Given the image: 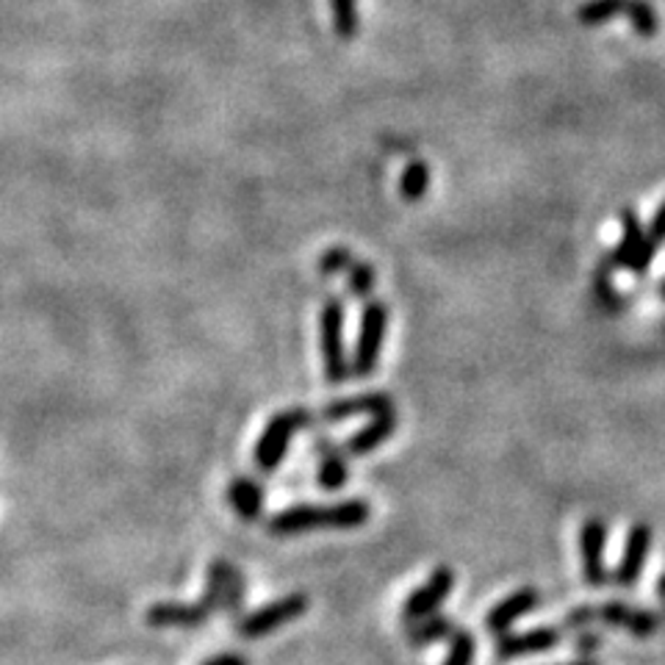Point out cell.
I'll return each mask as SVG.
<instances>
[{
  "label": "cell",
  "mask_w": 665,
  "mask_h": 665,
  "mask_svg": "<svg viewBox=\"0 0 665 665\" xmlns=\"http://www.w3.org/2000/svg\"><path fill=\"white\" fill-rule=\"evenodd\" d=\"M452 588H455V572H452L450 566L436 568V572L430 574V579H427L421 588H416L414 594L408 596V601H405V607H403L405 624L436 613L438 607L447 601V596L452 594Z\"/></svg>",
  "instance_id": "52a82bcc"
},
{
  "label": "cell",
  "mask_w": 665,
  "mask_h": 665,
  "mask_svg": "<svg viewBox=\"0 0 665 665\" xmlns=\"http://www.w3.org/2000/svg\"><path fill=\"white\" fill-rule=\"evenodd\" d=\"M657 596H660V601H663V607H665V572L660 574V579H657Z\"/></svg>",
  "instance_id": "1f68e13d"
},
{
  "label": "cell",
  "mask_w": 665,
  "mask_h": 665,
  "mask_svg": "<svg viewBox=\"0 0 665 665\" xmlns=\"http://www.w3.org/2000/svg\"><path fill=\"white\" fill-rule=\"evenodd\" d=\"M369 516H372V508L363 499H347V503L336 505H294L269 519V532L272 536H303L319 527L352 530V527L367 525Z\"/></svg>",
  "instance_id": "6da1fadb"
},
{
  "label": "cell",
  "mask_w": 665,
  "mask_h": 665,
  "mask_svg": "<svg viewBox=\"0 0 665 665\" xmlns=\"http://www.w3.org/2000/svg\"><path fill=\"white\" fill-rule=\"evenodd\" d=\"M319 345L325 358V377L330 385L350 380V361L345 350V303L339 297L327 300L319 314Z\"/></svg>",
  "instance_id": "7a4b0ae2"
},
{
  "label": "cell",
  "mask_w": 665,
  "mask_h": 665,
  "mask_svg": "<svg viewBox=\"0 0 665 665\" xmlns=\"http://www.w3.org/2000/svg\"><path fill=\"white\" fill-rule=\"evenodd\" d=\"M347 278H350L352 297H369V292L374 289V281H377L374 269L369 267L367 261H361V258H356V261L350 263V269H347Z\"/></svg>",
  "instance_id": "d4e9b609"
},
{
  "label": "cell",
  "mask_w": 665,
  "mask_h": 665,
  "mask_svg": "<svg viewBox=\"0 0 665 665\" xmlns=\"http://www.w3.org/2000/svg\"><path fill=\"white\" fill-rule=\"evenodd\" d=\"M627 9H630V0H585L577 9V20L583 25H601L621 14L627 18Z\"/></svg>",
  "instance_id": "d6986e66"
},
{
  "label": "cell",
  "mask_w": 665,
  "mask_h": 665,
  "mask_svg": "<svg viewBox=\"0 0 665 665\" xmlns=\"http://www.w3.org/2000/svg\"><path fill=\"white\" fill-rule=\"evenodd\" d=\"M228 503L234 505L236 516L245 521L261 519L263 510V491L256 480L250 477H236L228 485Z\"/></svg>",
  "instance_id": "2e32d148"
},
{
  "label": "cell",
  "mask_w": 665,
  "mask_h": 665,
  "mask_svg": "<svg viewBox=\"0 0 665 665\" xmlns=\"http://www.w3.org/2000/svg\"><path fill=\"white\" fill-rule=\"evenodd\" d=\"M245 594H247L245 577H241L239 568H236L234 563H228V568H225V599H222V610L230 616L239 613L241 605H245Z\"/></svg>",
  "instance_id": "603a6c76"
},
{
  "label": "cell",
  "mask_w": 665,
  "mask_h": 665,
  "mask_svg": "<svg viewBox=\"0 0 665 665\" xmlns=\"http://www.w3.org/2000/svg\"><path fill=\"white\" fill-rule=\"evenodd\" d=\"M561 630H554V627H536V630L527 632H505L499 635V643H496V657L499 660H514V657H525V654H541L554 649L561 643Z\"/></svg>",
  "instance_id": "4fadbf2b"
},
{
  "label": "cell",
  "mask_w": 665,
  "mask_h": 665,
  "mask_svg": "<svg viewBox=\"0 0 665 665\" xmlns=\"http://www.w3.org/2000/svg\"><path fill=\"white\" fill-rule=\"evenodd\" d=\"M214 613V607L205 599L194 601V605H178V601H158L147 610V624L158 627H181V630H194V627H203L208 621V616Z\"/></svg>",
  "instance_id": "7c38bea8"
},
{
  "label": "cell",
  "mask_w": 665,
  "mask_h": 665,
  "mask_svg": "<svg viewBox=\"0 0 665 665\" xmlns=\"http://www.w3.org/2000/svg\"><path fill=\"white\" fill-rule=\"evenodd\" d=\"M452 632H455V621H452L450 616L432 613L419 621H410L408 630H405V638H408L410 646L421 649V646H430V643L443 641V638H450Z\"/></svg>",
  "instance_id": "e0dca14e"
},
{
  "label": "cell",
  "mask_w": 665,
  "mask_h": 665,
  "mask_svg": "<svg viewBox=\"0 0 665 665\" xmlns=\"http://www.w3.org/2000/svg\"><path fill=\"white\" fill-rule=\"evenodd\" d=\"M427 189H430V167L425 161H410L399 178V192L408 203H416L425 198Z\"/></svg>",
  "instance_id": "ffe728a7"
},
{
  "label": "cell",
  "mask_w": 665,
  "mask_h": 665,
  "mask_svg": "<svg viewBox=\"0 0 665 665\" xmlns=\"http://www.w3.org/2000/svg\"><path fill=\"white\" fill-rule=\"evenodd\" d=\"M538 605H541V594H538L536 588L514 590V594L505 596L503 601H496V605L491 607L483 621L485 630L496 638L505 635V632H510V627H514L516 621L525 619L527 613H532Z\"/></svg>",
  "instance_id": "9c48e42d"
},
{
  "label": "cell",
  "mask_w": 665,
  "mask_h": 665,
  "mask_svg": "<svg viewBox=\"0 0 665 665\" xmlns=\"http://www.w3.org/2000/svg\"><path fill=\"white\" fill-rule=\"evenodd\" d=\"M605 546H607V527L605 521L590 519L579 530V552H583V574L590 588H601L607 583L605 566Z\"/></svg>",
  "instance_id": "ba28073f"
},
{
  "label": "cell",
  "mask_w": 665,
  "mask_h": 665,
  "mask_svg": "<svg viewBox=\"0 0 665 665\" xmlns=\"http://www.w3.org/2000/svg\"><path fill=\"white\" fill-rule=\"evenodd\" d=\"M566 665H596L594 660H577V663H566Z\"/></svg>",
  "instance_id": "d6a6232c"
},
{
  "label": "cell",
  "mask_w": 665,
  "mask_h": 665,
  "mask_svg": "<svg viewBox=\"0 0 665 665\" xmlns=\"http://www.w3.org/2000/svg\"><path fill=\"white\" fill-rule=\"evenodd\" d=\"M308 607L311 601L305 594L281 596L278 601H269V605L258 607L256 613L245 616V619L236 624V632H239L241 638H263L269 635V632L281 630V627L297 621L300 616L308 613Z\"/></svg>",
  "instance_id": "5b68a950"
},
{
  "label": "cell",
  "mask_w": 665,
  "mask_h": 665,
  "mask_svg": "<svg viewBox=\"0 0 665 665\" xmlns=\"http://www.w3.org/2000/svg\"><path fill=\"white\" fill-rule=\"evenodd\" d=\"M660 294H663V297H665V281L660 283Z\"/></svg>",
  "instance_id": "836d02e7"
},
{
  "label": "cell",
  "mask_w": 665,
  "mask_h": 665,
  "mask_svg": "<svg viewBox=\"0 0 665 665\" xmlns=\"http://www.w3.org/2000/svg\"><path fill=\"white\" fill-rule=\"evenodd\" d=\"M383 410H394V403L388 394L374 392V394H361V397H347V399H332L330 405L322 408V421H345L350 416L361 414H383Z\"/></svg>",
  "instance_id": "9a60e30c"
},
{
  "label": "cell",
  "mask_w": 665,
  "mask_h": 665,
  "mask_svg": "<svg viewBox=\"0 0 665 665\" xmlns=\"http://www.w3.org/2000/svg\"><path fill=\"white\" fill-rule=\"evenodd\" d=\"M621 219V239L616 252L610 256V263L621 269H630L635 274H646L649 263L654 258V241L649 236V230L643 228L641 219L632 208H624L619 214Z\"/></svg>",
  "instance_id": "8992f818"
},
{
  "label": "cell",
  "mask_w": 665,
  "mask_h": 665,
  "mask_svg": "<svg viewBox=\"0 0 665 665\" xmlns=\"http://www.w3.org/2000/svg\"><path fill=\"white\" fill-rule=\"evenodd\" d=\"M305 425H311V414L305 408H289L281 410V414H274L256 443V466L261 469V472L272 474L274 469L281 466L283 458H286L289 447H292V438L297 436V430H303Z\"/></svg>",
  "instance_id": "3957f363"
},
{
  "label": "cell",
  "mask_w": 665,
  "mask_h": 665,
  "mask_svg": "<svg viewBox=\"0 0 665 665\" xmlns=\"http://www.w3.org/2000/svg\"><path fill=\"white\" fill-rule=\"evenodd\" d=\"M203 665H250V663H247L241 654L228 652V654H216V657H211L208 663H203Z\"/></svg>",
  "instance_id": "4dcf8cb0"
},
{
  "label": "cell",
  "mask_w": 665,
  "mask_h": 665,
  "mask_svg": "<svg viewBox=\"0 0 665 665\" xmlns=\"http://www.w3.org/2000/svg\"><path fill=\"white\" fill-rule=\"evenodd\" d=\"M322 452V466H319V485L325 491H339L345 488L347 477H350V469H347L345 458L339 450H332L330 441H319Z\"/></svg>",
  "instance_id": "ac0fdd59"
},
{
  "label": "cell",
  "mask_w": 665,
  "mask_h": 665,
  "mask_svg": "<svg viewBox=\"0 0 665 665\" xmlns=\"http://www.w3.org/2000/svg\"><path fill=\"white\" fill-rule=\"evenodd\" d=\"M649 236H652L654 245H657V241H665V200L660 203V208L654 211V219L652 225H649Z\"/></svg>",
  "instance_id": "f1b7e54d"
},
{
  "label": "cell",
  "mask_w": 665,
  "mask_h": 665,
  "mask_svg": "<svg viewBox=\"0 0 665 665\" xmlns=\"http://www.w3.org/2000/svg\"><path fill=\"white\" fill-rule=\"evenodd\" d=\"M596 621H605L607 627H619L635 638H649L660 630L663 616L652 613V610H635L624 601H607V605L596 607Z\"/></svg>",
  "instance_id": "8fae6325"
},
{
  "label": "cell",
  "mask_w": 665,
  "mask_h": 665,
  "mask_svg": "<svg viewBox=\"0 0 665 665\" xmlns=\"http://www.w3.org/2000/svg\"><path fill=\"white\" fill-rule=\"evenodd\" d=\"M601 646V638L594 635V632H585V635H577V641H574V649H577L579 654H585L583 660H590V654L599 652Z\"/></svg>",
  "instance_id": "83f0119b"
},
{
  "label": "cell",
  "mask_w": 665,
  "mask_h": 665,
  "mask_svg": "<svg viewBox=\"0 0 665 665\" xmlns=\"http://www.w3.org/2000/svg\"><path fill=\"white\" fill-rule=\"evenodd\" d=\"M649 552H652V527L635 525L627 536L624 554H621L619 566H616L613 583L621 585V588H632L641 579L643 568H646Z\"/></svg>",
  "instance_id": "30bf717a"
},
{
  "label": "cell",
  "mask_w": 665,
  "mask_h": 665,
  "mask_svg": "<svg viewBox=\"0 0 665 665\" xmlns=\"http://www.w3.org/2000/svg\"><path fill=\"white\" fill-rule=\"evenodd\" d=\"M610 258H607L605 267L599 269V274H596V297H599L601 305H607V308H616V305L621 303L619 294L613 292V283H610Z\"/></svg>",
  "instance_id": "4316f807"
},
{
  "label": "cell",
  "mask_w": 665,
  "mask_h": 665,
  "mask_svg": "<svg viewBox=\"0 0 665 665\" xmlns=\"http://www.w3.org/2000/svg\"><path fill=\"white\" fill-rule=\"evenodd\" d=\"M596 621V607H577L566 616V627H585Z\"/></svg>",
  "instance_id": "f546056e"
},
{
  "label": "cell",
  "mask_w": 665,
  "mask_h": 665,
  "mask_svg": "<svg viewBox=\"0 0 665 665\" xmlns=\"http://www.w3.org/2000/svg\"><path fill=\"white\" fill-rule=\"evenodd\" d=\"M394 430H397V414L394 410H383V414L374 416V421H369L367 427H361L358 432H352L345 443H341V452L345 455H369L385 441V438H392Z\"/></svg>",
  "instance_id": "5bb4252c"
},
{
  "label": "cell",
  "mask_w": 665,
  "mask_h": 665,
  "mask_svg": "<svg viewBox=\"0 0 665 665\" xmlns=\"http://www.w3.org/2000/svg\"><path fill=\"white\" fill-rule=\"evenodd\" d=\"M474 649L477 641L469 630H455L450 635V652L443 657L441 665H472L474 663Z\"/></svg>",
  "instance_id": "cb8c5ba5"
},
{
  "label": "cell",
  "mask_w": 665,
  "mask_h": 665,
  "mask_svg": "<svg viewBox=\"0 0 665 665\" xmlns=\"http://www.w3.org/2000/svg\"><path fill=\"white\" fill-rule=\"evenodd\" d=\"M627 20H630L632 31H635L638 36H654L660 31L657 12H654L652 3H646V0H630Z\"/></svg>",
  "instance_id": "7402d4cb"
},
{
  "label": "cell",
  "mask_w": 665,
  "mask_h": 665,
  "mask_svg": "<svg viewBox=\"0 0 665 665\" xmlns=\"http://www.w3.org/2000/svg\"><path fill=\"white\" fill-rule=\"evenodd\" d=\"M352 261H356V256H352V252L347 250V247H330V250H327L325 256L319 258V272L322 274L347 272Z\"/></svg>",
  "instance_id": "484cf974"
},
{
  "label": "cell",
  "mask_w": 665,
  "mask_h": 665,
  "mask_svg": "<svg viewBox=\"0 0 665 665\" xmlns=\"http://www.w3.org/2000/svg\"><path fill=\"white\" fill-rule=\"evenodd\" d=\"M385 332H388V305L383 300L367 303L361 314V327H358L356 356L350 361V374L356 377H369L377 369L380 352L385 345Z\"/></svg>",
  "instance_id": "277c9868"
},
{
  "label": "cell",
  "mask_w": 665,
  "mask_h": 665,
  "mask_svg": "<svg viewBox=\"0 0 665 665\" xmlns=\"http://www.w3.org/2000/svg\"><path fill=\"white\" fill-rule=\"evenodd\" d=\"M332 31L341 40H352L358 34V0H330Z\"/></svg>",
  "instance_id": "44dd1931"
}]
</instances>
